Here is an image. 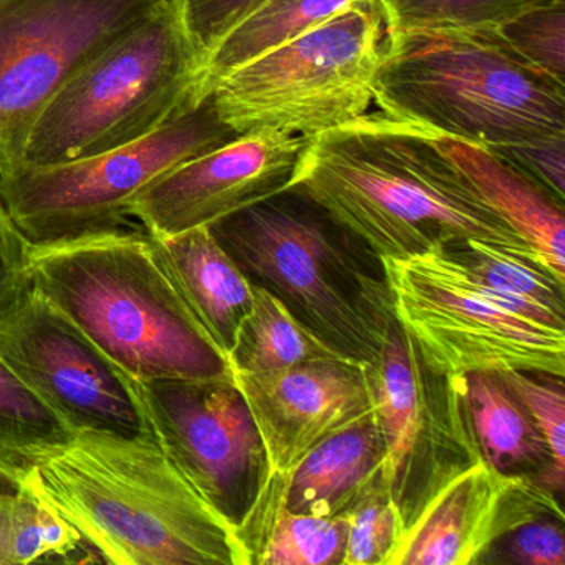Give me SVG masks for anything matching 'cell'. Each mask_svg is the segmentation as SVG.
I'll use <instances>...</instances> for the list:
<instances>
[{
  "label": "cell",
  "mask_w": 565,
  "mask_h": 565,
  "mask_svg": "<svg viewBox=\"0 0 565 565\" xmlns=\"http://www.w3.org/2000/svg\"><path fill=\"white\" fill-rule=\"evenodd\" d=\"M294 183L379 259L475 241L537 263L431 134L383 111L307 138Z\"/></svg>",
  "instance_id": "1"
},
{
  "label": "cell",
  "mask_w": 565,
  "mask_h": 565,
  "mask_svg": "<svg viewBox=\"0 0 565 565\" xmlns=\"http://www.w3.org/2000/svg\"><path fill=\"white\" fill-rule=\"evenodd\" d=\"M35 481L115 565H253L236 527L184 478L160 441L78 433Z\"/></svg>",
  "instance_id": "2"
},
{
  "label": "cell",
  "mask_w": 565,
  "mask_h": 565,
  "mask_svg": "<svg viewBox=\"0 0 565 565\" xmlns=\"http://www.w3.org/2000/svg\"><path fill=\"white\" fill-rule=\"evenodd\" d=\"M32 290L137 382L233 376L145 230L32 247Z\"/></svg>",
  "instance_id": "3"
},
{
  "label": "cell",
  "mask_w": 565,
  "mask_h": 565,
  "mask_svg": "<svg viewBox=\"0 0 565 565\" xmlns=\"http://www.w3.org/2000/svg\"><path fill=\"white\" fill-rule=\"evenodd\" d=\"M250 282L355 362L379 356L393 322L379 257L302 186L210 224Z\"/></svg>",
  "instance_id": "4"
},
{
  "label": "cell",
  "mask_w": 565,
  "mask_h": 565,
  "mask_svg": "<svg viewBox=\"0 0 565 565\" xmlns=\"http://www.w3.org/2000/svg\"><path fill=\"white\" fill-rule=\"evenodd\" d=\"M380 111L484 148L565 135V85L484 34L386 32Z\"/></svg>",
  "instance_id": "5"
},
{
  "label": "cell",
  "mask_w": 565,
  "mask_h": 565,
  "mask_svg": "<svg viewBox=\"0 0 565 565\" xmlns=\"http://www.w3.org/2000/svg\"><path fill=\"white\" fill-rule=\"evenodd\" d=\"M201 71L200 54L164 0L49 102L21 167L84 160L150 137L198 102Z\"/></svg>",
  "instance_id": "6"
},
{
  "label": "cell",
  "mask_w": 565,
  "mask_h": 565,
  "mask_svg": "<svg viewBox=\"0 0 565 565\" xmlns=\"http://www.w3.org/2000/svg\"><path fill=\"white\" fill-rule=\"evenodd\" d=\"M376 0H352L297 38L217 78L207 94L241 135L276 128L316 137L369 111L385 47Z\"/></svg>",
  "instance_id": "7"
},
{
  "label": "cell",
  "mask_w": 565,
  "mask_h": 565,
  "mask_svg": "<svg viewBox=\"0 0 565 565\" xmlns=\"http://www.w3.org/2000/svg\"><path fill=\"white\" fill-rule=\"evenodd\" d=\"M241 137L207 94L150 137L84 160L0 174V198L32 246L128 227L127 207L161 174Z\"/></svg>",
  "instance_id": "8"
},
{
  "label": "cell",
  "mask_w": 565,
  "mask_h": 565,
  "mask_svg": "<svg viewBox=\"0 0 565 565\" xmlns=\"http://www.w3.org/2000/svg\"><path fill=\"white\" fill-rule=\"evenodd\" d=\"M395 322L438 375L475 372L565 376V330L492 299L446 247L380 259Z\"/></svg>",
  "instance_id": "9"
},
{
  "label": "cell",
  "mask_w": 565,
  "mask_h": 565,
  "mask_svg": "<svg viewBox=\"0 0 565 565\" xmlns=\"http://www.w3.org/2000/svg\"><path fill=\"white\" fill-rule=\"evenodd\" d=\"M363 372L385 448L380 481L406 529L449 476L482 458L465 376L428 369L395 319L379 356Z\"/></svg>",
  "instance_id": "10"
},
{
  "label": "cell",
  "mask_w": 565,
  "mask_h": 565,
  "mask_svg": "<svg viewBox=\"0 0 565 565\" xmlns=\"http://www.w3.org/2000/svg\"><path fill=\"white\" fill-rule=\"evenodd\" d=\"M164 0H0V174L49 102Z\"/></svg>",
  "instance_id": "11"
},
{
  "label": "cell",
  "mask_w": 565,
  "mask_h": 565,
  "mask_svg": "<svg viewBox=\"0 0 565 565\" xmlns=\"http://www.w3.org/2000/svg\"><path fill=\"white\" fill-rule=\"evenodd\" d=\"M0 356L77 435L158 441L137 380L35 290L0 322Z\"/></svg>",
  "instance_id": "12"
},
{
  "label": "cell",
  "mask_w": 565,
  "mask_h": 565,
  "mask_svg": "<svg viewBox=\"0 0 565 565\" xmlns=\"http://www.w3.org/2000/svg\"><path fill=\"white\" fill-rule=\"evenodd\" d=\"M138 392L161 448L237 531L259 499L267 466L256 423L233 376L147 380L138 382Z\"/></svg>",
  "instance_id": "13"
},
{
  "label": "cell",
  "mask_w": 565,
  "mask_h": 565,
  "mask_svg": "<svg viewBox=\"0 0 565 565\" xmlns=\"http://www.w3.org/2000/svg\"><path fill=\"white\" fill-rule=\"evenodd\" d=\"M259 431L267 476L253 512L237 529L254 564L279 512L284 486L303 456L333 433L372 413L363 363H303L266 373L233 372Z\"/></svg>",
  "instance_id": "14"
},
{
  "label": "cell",
  "mask_w": 565,
  "mask_h": 565,
  "mask_svg": "<svg viewBox=\"0 0 565 565\" xmlns=\"http://www.w3.org/2000/svg\"><path fill=\"white\" fill-rule=\"evenodd\" d=\"M306 147V137L289 131H247L151 181L128 217L157 237L210 226L294 184Z\"/></svg>",
  "instance_id": "15"
},
{
  "label": "cell",
  "mask_w": 565,
  "mask_h": 565,
  "mask_svg": "<svg viewBox=\"0 0 565 565\" xmlns=\"http://www.w3.org/2000/svg\"><path fill=\"white\" fill-rule=\"evenodd\" d=\"M544 515L564 519L554 492L479 458L433 492L385 565L482 564L501 539Z\"/></svg>",
  "instance_id": "16"
},
{
  "label": "cell",
  "mask_w": 565,
  "mask_h": 565,
  "mask_svg": "<svg viewBox=\"0 0 565 565\" xmlns=\"http://www.w3.org/2000/svg\"><path fill=\"white\" fill-rule=\"evenodd\" d=\"M151 236V234H150ZM171 282L217 349L230 360L254 306L253 282L210 227L151 236Z\"/></svg>",
  "instance_id": "17"
},
{
  "label": "cell",
  "mask_w": 565,
  "mask_h": 565,
  "mask_svg": "<svg viewBox=\"0 0 565 565\" xmlns=\"http://www.w3.org/2000/svg\"><path fill=\"white\" fill-rule=\"evenodd\" d=\"M491 210L531 247L535 260L565 284L564 201L488 148L433 135Z\"/></svg>",
  "instance_id": "18"
},
{
  "label": "cell",
  "mask_w": 565,
  "mask_h": 565,
  "mask_svg": "<svg viewBox=\"0 0 565 565\" xmlns=\"http://www.w3.org/2000/svg\"><path fill=\"white\" fill-rule=\"evenodd\" d=\"M383 456L382 435L370 413L303 456L284 486L280 509L302 514H340L380 475Z\"/></svg>",
  "instance_id": "19"
},
{
  "label": "cell",
  "mask_w": 565,
  "mask_h": 565,
  "mask_svg": "<svg viewBox=\"0 0 565 565\" xmlns=\"http://www.w3.org/2000/svg\"><path fill=\"white\" fill-rule=\"evenodd\" d=\"M465 395L482 458L499 471L532 476L542 488L562 494L565 472L555 468L541 428L502 376L469 373Z\"/></svg>",
  "instance_id": "20"
},
{
  "label": "cell",
  "mask_w": 565,
  "mask_h": 565,
  "mask_svg": "<svg viewBox=\"0 0 565 565\" xmlns=\"http://www.w3.org/2000/svg\"><path fill=\"white\" fill-rule=\"evenodd\" d=\"M253 290V312L230 355L231 372H277L329 360L355 362L294 316L276 294L254 282Z\"/></svg>",
  "instance_id": "21"
},
{
  "label": "cell",
  "mask_w": 565,
  "mask_h": 565,
  "mask_svg": "<svg viewBox=\"0 0 565 565\" xmlns=\"http://www.w3.org/2000/svg\"><path fill=\"white\" fill-rule=\"evenodd\" d=\"M446 249L492 299L519 316L565 330V284L541 264L475 241Z\"/></svg>",
  "instance_id": "22"
},
{
  "label": "cell",
  "mask_w": 565,
  "mask_h": 565,
  "mask_svg": "<svg viewBox=\"0 0 565 565\" xmlns=\"http://www.w3.org/2000/svg\"><path fill=\"white\" fill-rule=\"evenodd\" d=\"M349 2L352 0H267L259 11L234 29L204 62L198 100L206 97L217 78L327 21Z\"/></svg>",
  "instance_id": "23"
},
{
  "label": "cell",
  "mask_w": 565,
  "mask_h": 565,
  "mask_svg": "<svg viewBox=\"0 0 565 565\" xmlns=\"http://www.w3.org/2000/svg\"><path fill=\"white\" fill-rule=\"evenodd\" d=\"M75 438L77 433L0 356V465L25 475Z\"/></svg>",
  "instance_id": "24"
},
{
  "label": "cell",
  "mask_w": 565,
  "mask_h": 565,
  "mask_svg": "<svg viewBox=\"0 0 565 565\" xmlns=\"http://www.w3.org/2000/svg\"><path fill=\"white\" fill-rule=\"evenodd\" d=\"M85 547L81 532L44 494L34 471L25 472L12 511L9 565L85 562Z\"/></svg>",
  "instance_id": "25"
},
{
  "label": "cell",
  "mask_w": 565,
  "mask_h": 565,
  "mask_svg": "<svg viewBox=\"0 0 565 565\" xmlns=\"http://www.w3.org/2000/svg\"><path fill=\"white\" fill-rule=\"evenodd\" d=\"M386 32L491 31L508 19L552 0H376Z\"/></svg>",
  "instance_id": "26"
},
{
  "label": "cell",
  "mask_w": 565,
  "mask_h": 565,
  "mask_svg": "<svg viewBox=\"0 0 565 565\" xmlns=\"http://www.w3.org/2000/svg\"><path fill=\"white\" fill-rule=\"evenodd\" d=\"M347 521L342 514L316 515L280 509L274 515L254 564L343 565Z\"/></svg>",
  "instance_id": "27"
},
{
  "label": "cell",
  "mask_w": 565,
  "mask_h": 565,
  "mask_svg": "<svg viewBox=\"0 0 565 565\" xmlns=\"http://www.w3.org/2000/svg\"><path fill=\"white\" fill-rule=\"evenodd\" d=\"M479 34L565 85V0L535 6Z\"/></svg>",
  "instance_id": "28"
},
{
  "label": "cell",
  "mask_w": 565,
  "mask_h": 565,
  "mask_svg": "<svg viewBox=\"0 0 565 565\" xmlns=\"http://www.w3.org/2000/svg\"><path fill=\"white\" fill-rule=\"evenodd\" d=\"M347 521L343 565H385L405 524L376 475L352 504L340 512Z\"/></svg>",
  "instance_id": "29"
},
{
  "label": "cell",
  "mask_w": 565,
  "mask_h": 565,
  "mask_svg": "<svg viewBox=\"0 0 565 565\" xmlns=\"http://www.w3.org/2000/svg\"><path fill=\"white\" fill-rule=\"evenodd\" d=\"M498 373L537 423L555 468L565 472L564 376L522 372V370H505Z\"/></svg>",
  "instance_id": "30"
},
{
  "label": "cell",
  "mask_w": 565,
  "mask_h": 565,
  "mask_svg": "<svg viewBox=\"0 0 565 565\" xmlns=\"http://www.w3.org/2000/svg\"><path fill=\"white\" fill-rule=\"evenodd\" d=\"M266 2L267 0H171L203 65L214 49Z\"/></svg>",
  "instance_id": "31"
},
{
  "label": "cell",
  "mask_w": 565,
  "mask_h": 565,
  "mask_svg": "<svg viewBox=\"0 0 565 565\" xmlns=\"http://www.w3.org/2000/svg\"><path fill=\"white\" fill-rule=\"evenodd\" d=\"M484 562L514 565H565L564 519L544 515L505 535Z\"/></svg>",
  "instance_id": "32"
},
{
  "label": "cell",
  "mask_w": 565,
  "mask_h": 565,
  "mask_svg": "<svg viewBox=\"0 0 565 565\" xmlns=\"http://www.w3.org/2000/svg\"><path fill=\"white\" fill-rule=\"evenodd\" d=\"M32 247L0 198V322L32 294Z\"/></svg>",
  "instance_id": "33"
},
{
  "label": "cell",
  "mask_w": 565,
  "mask_h": 565,
  "mask_svg": "<svg viewBox=\"0 0 565 565\" xmlns=\"http://www.w3.org/2000/svg\"><path fill=\"white\" fill-rule=\"evenodd\" d=\"M532 180L547 188L555 198L565 196V135L539 138L524 143L488 148Z\"/></svg>",
  "instance_id": "34"
},
{
  "label": "cell",
  "mask_w": 565,
  "mask_h": 565,
  "mask_svg": "<svg viewBox=\"0 0 565 565\" xmlns=\"http://www.w3.org/2000/svg\"><path fill=\"white\" fill-rule=\"evenodd\" d=\"M22 472L0 465V565H9L8 547L12 511L21 489Z\"/></svg>",
  "instance_id": "35"
}]
</instances>
